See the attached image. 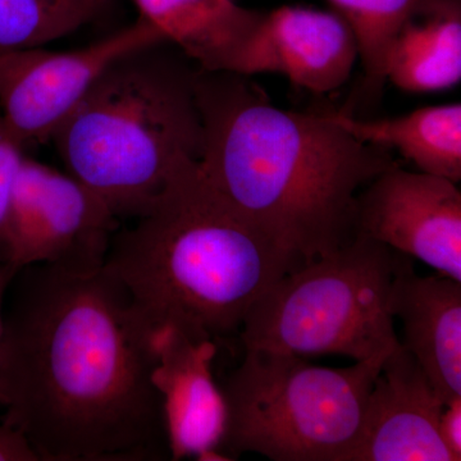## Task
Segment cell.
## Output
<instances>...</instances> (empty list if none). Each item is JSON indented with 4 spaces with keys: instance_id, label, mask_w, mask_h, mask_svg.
I'll list each match as a JSON object with an SVG mask.
<instances>
[{
    "instance_id": "obj_1",
    "label": "cell",
    "mask_w": 461,
    "mask_h": 461,
    "mask_svg": "<svg viewBox=\"0 0 461 461\" xmlns=\"http://www.w3.org/2000/svg\"><path fill=\"white\" fill-rule=\"evenodd\" d=\"M0 345L3 423L41 460L168 457L151 332L105 268L18 271Z\"/></svg>"
},
{
    "instance_id": "obj_2",
    "label": "cell",
    "mask_w": 461,
    "mask_h": 461,
    "mask_svg": "<svg viewBox=\"0 0 461 461\" xmlns=\"http://www.w3.org/2000/svg\"><path fill=\"white\" fill-rule=\"evenodd\" d=\"M194 86L199 167L227 204L302 266L354 238L357 195L397 165L388 149L357 140L330 113L276 107L249 76L198 67Z\"/></svg>"
},
{
    "instance_id": "obj_3",
    "label": "cell",
    "mask_w": 461,
    "mask_h": 461,
    "mask_svg": "<svg viewBox=\"0 0 461 461\" xmlns=\"http://www.w3.org/2000/svg\"><path fill=\"white\" fill-rule=\"evenodd\" d=\"M104 266L151 333L173 329L218 344L239 335L264 291L302 264L184 158L147 213L117 230Z\"/></svg>"
},
{
    "instance_id": "obj_4",
    "label": "cell",
    "mask_w": 461,
    "mask_h": 461,
    "mask_svg": "<svg viewBox=\"0 0 461 461\" xmlns=\"http://www.w3.org/2000/svg\"><path fill=\"white\" fill-rule=\"evenodd\" d=\"M191 63L168 41L124 54L51 133L69 175L118 218L147 213L176 166L202 156L198 66Z\"/></svg>"
},
{
    "instance_id": "obj_5",
    "label": "cell",
    "mask_w": 461,
    "mask_h": 461,
    "mask_svg": "<svg viewBox=\"0 0 461 461\" xmlns=\"http://www.w3.org/2000/svg\"><path fill=\"white\" fill-rule=\"evenodd\" d=\"M390 353L324 368L297 355L245 350L222 387L223 453L230 460L254 453L273 461H348Z\"/></svg>"
},
{
    "instance_id": "obj_6",
    "label": "cell",
    "mask_w": 461,
    "mask_h": 461,
    "mask_svg": "<svg viewBox=\"0 0 461 461\" xmlns=\"http://www.w3.org/2000/svg\"><path fill=\"white\" fill-rule=\"evenodd\" d=\"M403 254L363 235L267 288L239 336L245 350L341 355L355 362L400 345L390 291Z\"/></svg>"
},
{
    "instance_id": "obj_7",
    "label": "cell",
    "mask_w": 461,
    "mask_h": 461,
    "mask_svg": "<svg viewBox=\"0 0 461 461\" xmlns=\"http://www.w3.org/2000/svg\"><path fill=\"white\" fill-rule=\"evenodd\" d=\"M118 217L69 173L25 157L8 218L7 259L16 271L48 264L69 271L103 268Z\"/></svg>"
},
{
    "instance_id": "obj_8",
    "label": "cell",
    "mask_w": 461,
    "mask_h": 461,
    "mask_svg": "<svg viewBox=\"0 0 461 461\" xmlns=\"http://www.w3.org/2000/svg\"><path fill=\"white\" fill-rule=\"evenodd\" d=\"M167 41L153 23L139 17L132 25L83 50L50 51L39 47L0 54L2 117L25 147L48 141L111 63Z\"/></svg>"
},
{
    "instance_id": "obj_9",
    "label": "cell",
    "mask_w": 461,
    "mask_h": 461,
    "mask_svg": "<svg viewBox=\"0 0 461 461\" xmlns=\"http://www.w3.org/2000/svg\"><path fill=\"white\" fill-rule=\"evenodd\" d=\"M456 185L439 176L390 167L357 195L354 235L381 242L461 282V193Z\"/></svg>"
},
{
    "instance_id": "obj_10",
    "label": "cell",
    "mask_w": 461,
    "mask_h": 461,
    "mask_svg": "<svg viewBox=\"0 0 461 461\" xmlns=\"http://www.w3.org/2000/svg\"><path fill=\"white\" fill-rule=\"evenodd\" d=\"M359 58L357 36L338 12L281 7L263 14L215 71L280 74L317 94L348 83Z\"/></svg>"
},
{
    "instance_id": "obj_11",
    "label": "cell",
    "mask_w": 461,
    "mask_h": 461,
    "mask_svg": "<svg viewBox=\"0 0 461 461\" xmlns=\"http://www.w3.org/2000/svg\"><path fill=\"white\" fill-rule=\"evenodd\" d=\"M151 348L169 459L230 460L222 450L226 402L213 375L217 342L160 329L151 333Z\"/></svg>"
},
{
    "instance_id": "obj_12",
    "label": "cell",
    "mask_w": 461,
    "mask_h": 461,
    "mask_svg": "<svg viewBox=\"0 0 461 461\" xmlns=\"http://www.w3.org/2000/svg\"><path fill=\"white\" fill-rule=\"evenodd\" d=\"M445 405L400 342L373 384L362 430L348 461H455L439 436Z\"/></svg>"
},
{
    "instance_id": "obj_13",
    "label": "cell",
    "mask_w": 461,
    "mask_h": 461,
    "mask_svg": "<svg viewBox=\"0 0 461 461\" xmlns=\"http://www.w3.org/2000/svg\"><path fill=\"white\" fill-rule=\"evenodd\" d=\"M390 311L402 321V345L446 403L461 397V282L420 276L403 256L390 291Z\"/></svg>"
},
{
    "instance_id": "obj_14",
    "label": "cell",
    "mask_w": 461,
    "mask_h": 461,
    "mask_svg": "<svg viewBox=\"0 0 461 461\" xmlns=\"http://www.w3.org/2000/svg\"><path fill=\"white\" fill-rule=\"evenodd\" d=\"M387 81L409 93L450 89L461 78L460 0H424L397 30Z\"/></svg>"
},
{
    "instance_id": "obj_15",
    "label": "cell",
    "mask_w": 461,
    "mask_h": 461,
    "mask_svg": "<svg viewBox=\"0 0 461 461\" xmlns=\"http://www.w3.org/2000/svg\"><path fill=\"white\" fill-rule=\"evenodd\" d=\"M330 114L357 140L388 150L396 149L418 171L460 182V103L381 120H363L345 112Z\"/></svg>"
},
{
    "instance_id": "obj_16",
    "label": "cell",
    "mask_w": 461,
    "mask_h": 461,
    "mask_svg": "<svg viewBox=\"0 0 461 461\" xmlns=\"http://www.w3.org/2000/svg\"><path fill=\"white\" fill-rule=\"evenodd\" d=\"M357 36L363 89L378 98L386 84L388 56L397 30L424 0H330Z\"/></svg>"
},
{
    "instance_id": "obj_17",
    "label": "cell",
    "mask_w": 461,
    "mask_h": 461,
    "mask_svg": "<svg viewBox=\"0 0 461 461\" xmlns=\"http://www.w3.org/2000/svg\"><path fill=\"white\" fill-rule=\"evenodd\" d=\"M95 14L83 0H0V54L57 41Z\"/></svg>"
},
{
    "instance_id": "obj_18",
    "label": "cell",
    "mask_w": 461,
    "mask_h": 461,
    "mask_svg": "<svg viewBox=\"0 0 461 461\" xmlns=\"http://www.w3.org/2000/svg\"><path fill=\"white\" fill-rule=\"evenodd\" d=\"M25 144L0 115V259L8 262V218L18 172L25 159Z\"/></svg>"
},
{
    "instance_id": "obj_19",
    "label": "cell",
    "mask_w": 461,
    "mask_h": 461,
    "mask_svg": "<svg viewBox=\"0 0 461 461\" xmlns=\"http://www.w3.org/2000/svg\"><path fill=\"white\" fill-rule=\"evenodd\" d=\"M439 436L455 461L461 460V397L446 403L439 418Z\"/></svg>"
},
{
    "instance_id": "obj_20",
    "label": "cell",
    "mask_w": 461,
    "mask_h": 461,
    "mask_svg": "<svg viewBox=\"0 0 461 461\" xmlns=\"http://www.w3.org/2000/svg\"><path fill=\"white\" fill-rule=\"evenodd\" d=\"M0 461H41L25 437L7 424L0 426Z\"/></svg>"
},
{
    "instance_id": "obj_21",
    "label": "cell",
    "mask_w": 461,
    "mask_h": 461,
    "mask_svg": "<svg viewBox=\"0 0 461 461\" xmlns=\"http://www.w3.org/2000/svg\"><path fill=\"white\" fill-rule=\"evenodd\" d=\"M18 271L8 262L0 259V345H2L3 323H5V300L12 281Z\"/></svg>"
},
{
    "instance_id": "obj_22",
    "label": "cell",
    "mask_w": 461,
    "mask_h": 461,
    "mask_svg": "<svg viewBox=\"0 0 461 461\" xmlns=\"http://www.w3.org/2000/svg\"><path fill=\"white\" fill-rule=\"evenodd\" d=\"M85 5H87V7L93 9L95 14H98L100 9L104 7L105 5L109 2V0H83Z\"/></svg>"
}]
</instances>
